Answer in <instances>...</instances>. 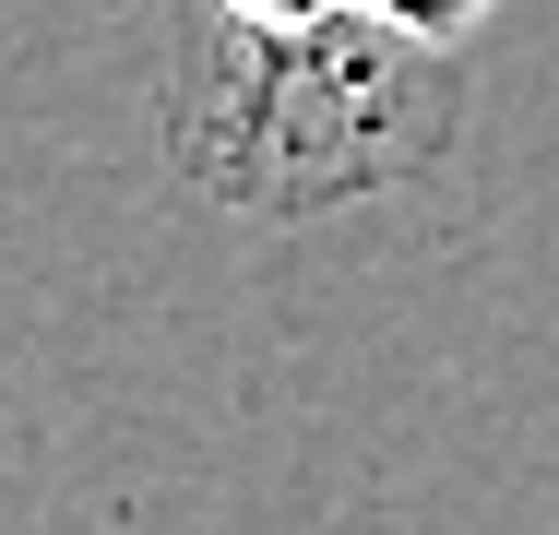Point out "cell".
<instances>
[{"instance_id":"obj_2","label":"cell","mask_w":559,"mask_h":535,"mask_svg":"<svg viewBox=\"0 0 559 535\" xmlns=\"http://www.w3.org/2000/svg\"><path fill=\"white\" fill-rule=\"evenodd\" d=\"M357 12H369V24H393L405 48H441V60H452V48H464L500 0H357Z\"/></svg>"},{"instance_id":"obj_1","label":"cell","mask_w":559,"mask_h":535,"mask_svg":"<svg viewBox=\"0 0 559 535\" xmlns=\"http://www.w3.org/2000/svg\"><path fill=\"white\" fill-rule=\"evenodd\" d=\"M334 24H357V0H191V48H215V60L322 48Z\"/></svg>"}]
</instances>
